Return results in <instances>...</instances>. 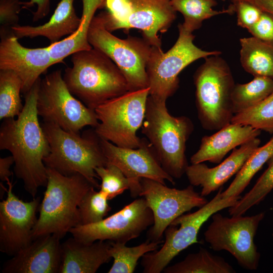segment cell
I'll return each instance as SVG.
<instances>
[{"instance_id":"1","label":"cell","mask_w":273,"mask_h":273,"mask_svg":"<svg viewBox=\"0 0 273 273\" xmlns=\"http://www.w3.org/2000/svg\"><path fill=\"white\" fill-rule=\"evenodd\" d=\"M40 80L39 78L25 94L24 106L17 118L4 119L0 128V149L11 153L15 174L33 198L39 187L47 186L48 175L43 159L50 152L37 111Z\"/></svg>"},{"instance_id":"2","label":"cell","mask_w":273,"mask_h":273,"mask_svg":"<svg viewBox=\"0 0 273 273\" xmlns=\"http://www.w3.org/2000/svg\"><path fill=\"white\" fill-rule=\"evenodd\" d=\"M72 66L63 79L71 93L87 107L98 106L129 91L127 80L116 64L92 48L71 55Z\"/></svg>"},{"instance_id":"3","label":"cell","mask_w":273,"mask_h":273,"mask_svg":"<svg viewBox=\"0 0 273 273\" xmlns=\"http://www.w3.org/2000/svg\"><path fill=\"white\" fill-rule=\"evenodd\" d=\"M41 125L50 146V152L43 159L45 166L65 175L81 174L99 189L100 185L97 179L99 178L95 169L105 166L107 160L101 138L94 128L80 135L53 123L44 122Z\"/></svg>"},{"instance_id":"4","label":"cell","mask_w":273,"mask_h":273,"mask_svg":"<svg viewBox=\"0 0 273 273\" xmlns=\"http://www.w3.org/2000/svg\"><path fill=\"white\" fill-rule=\"evenodd\" d=\"M142 128L163 169L173 178H181L189 166L186 150L194 130L192 120L185 116L171 115L165 101L149 96Z\"/></svg>"},{"instance_id":"5","label":"cell","mask_w":273,"mask_h":273,"mask_svg":"<svg viewBox=\"0 0 273 273\" xmlns=\"http://www.w3.org/2000/svg\"><path fill=\"white\" fill-rule=\"evenodd\" d=\"M47 172L48 182L33 230V240L51 234L62 239L78 225L79 204L85 194L94 187L79 173L67 176L48 167Z\"/></svg>"},{"instance_id":"6","label":"cell","mask_w":273,"mask_h":273,"mask_svg":"<svg viewBox=\"0 0 273 273\" xmlns=\"http://www.w3.org/2000/svg\"><path fill=\"white\" fill-rule=\"evenodd\" d=\"M204 59L193 76L198 117L204 129L218 130L231 123L234 115L235 83L229 65L219 55Z\"/></svg>"},{"instance_id":"7","label":"cell","mask_w":273,"mask_h":273,"mask_svg":"<svg viewBox=\"0 0 273 273\" xmlns=\"http://www.w3.org/2000/svg\"><path fill=\"white\" fill-rule=\"evenodd\" d=\"M178 37L166 53L161 48L152 47L147 64L146 71L149 96L154 100L166 101L179 87V73L193 62L213 55H220L218 51H205L194 43L195 36L185 30L181 24L178 26Z\"/></svg>"},{"instance_id":"8","label":"cell","mask_w":273,"mask_h":273,"mask_svg":"<svg viewBox=\"0 0 273 273\" xmlns=\"http://www.w3.org/2000/svg\"><path fill=\"white\" fill-rule=\"evenodd\" d=\"M91 46L110 58L125 76L129 90L149 87L147 64L151 46L144 38L129 36L121 39L108 30L102 12L95 16L88 27Z\"/></svg>"},{"instance_id":"9","label":"cell","mask_w":273,"mask_h":273,"mask_svg":"<svg viewBox=\"0 0 273 273\" xmlns=\"http://www.w3.org/2000/svg\"><path fill=\"white\" fill-rule=\"evenodd\" d=\"M149 92V87L129 90L96 107L98 136L120 147L139 148L142 139L136 132L145 119Z\"/></svg>"},{"instance_id":"10","label":"cell","mask_w":273,"mask_h":273,"mask_svg":"<svg viewBox=\"0 0 273 273\" xmlns=\"http://www.w3.org/2000/svg\"><path fill=\"white\" fill-rule=\"evenodd\" d=\"M102 12L110 32L131 28L140 30L151 46L161 48L158 33L166 32L176 18L170 0H106Z\"/></svg>"},{"instance_id":"11","label":"cell","mask_w":273,"mask_h":273,"mask_svg":"<svg viewBox=\"0 0 273 273\" xmlns=\"http://www.w3.org/2000/svg\"><path fill=\"white\" fill-rule=\"evenodd\" d=\"M220 188L212 199L196 211L183 214L176 218L164 231V243L159 250L142 257L144 273H160L180 252L198 243V235L203 224L214 213L236 205L241 196L222 198Z\"/></svg>"},{"instance_id":"12","label":"cell","mask_w":273,"mask_h":273,"mask_svg":"<svg viewBox=\"0 0 273 273\" xmlns=\"http://www.w3.org/2000/svg\"><path fill=\"white\" fill-rule=\"evenodd\" d=\"M37 111L44 122L53 123L63 129L79 134L84 127L95 128L99 123L95 110L77 99L68 88L60 70L41 79Z\"/></svg>"},{"instance_id":"13","label":"cell","mask_w":273,"mask_h":273,"mask_svg":"<svg viewBox=\"0 0 273 273\" xmlns=\"http://www.w3.org/2000/svg\"><path fill=\"white\" fill-rule=\"evenodd\" d=\"M264 216V213L261 212L250 216L228 217L216 212L211 216L212 221L204 233L205 240L215 251H228L242 267L256 270L260 254L254 237Z\"/></svg>"},{"instance_id":"14","label":"cell","mask_w":273,"mask_h":273,"mask_svg":"<svg viewBox=\"0 0 273 273\" xmlns=\"http://www.w3.org/2000/svg\"><path fill=\"white\" fill-rule=\"evenodd\" d=\"M140 183L139 196L146 200L154 216V223L147 234L151 241H162L165 230L176 218L208 202L191 185L180 190L147 178H141Z\"/></svg>"},{"instance_id":"15","label":"cell","mask_w":273,"mask_h":273,"mask_svg":"<svg viewBox=\"0 0 273 273\" xmlns=\"http://www.w3.org/2000/svg\"><path fill=\"white\" fill-rule=\"evenodd\" d=\"M153 223L152 211L143 197L134 200L99 222L77 225L69 233L76 240L84 243L97 241L126 243L138 238Z\"/></svg>"},{"instance_id":"16","label":"cell","mask_w":273,"mask_h":273,"mask_svg":"<svg viewBox=\"0 0 273 273\" xmlns=\"http://www.w3.org/2000/svg\"><path fill=\"white\" fill-rule=\"evenodd\" d=\"M7 183V197L0 203V251L13 256L33 240L40 199L24 201L13 192L12 182L9 180Z\"/></svg>"},{"instance_id":"17","label":"cell","mask_w":273,"mask_h":273,"mask_svg":"<svg viewBox=\"0 0 273 273\" xmlns=\"http://www.w3.org/2000/svg\"><path fill=\"white\" fill-rule=\"evenodd\" d=\"M101 144L107 163L118 167L127 177L138 182L141 178H147L164 185L165 180L175 184L174 178L162 167L146 138L142 139L141 146L136 149L120 147L101 138Z\"/></svg>"},{"instance_id":"18","label":"cell","mask_w":273,"mask_h":273,"mask_svg":"<svg viewBox=\"0 0 273 273\" xmlns=\"http://www.w3.org/2000/svg\"><path fill=\"white\" fill-rule=\"evenodd\" d=\"M48 46L27 48L13 34L4 35L0 42V70L15 73L22 81V92L27 93L50 67L54 65Z\"/></svg>"},{"instance_id":"19","label":"cell","mask_w":273,"mask_h":273,"mask_svg":"<svg viewBox=\"0 0 273 273\" xmlns=\"http://www.w3.org/2000/svg\"><path fill=\"white\" fill-rule=\"evenodd\" d=\"M61 238L51 234L38 237L3 265V273H59Z\"/></svg>"},{"instance_id":"20","label":"cell","mask_w":273,"mask_h":273,"mask_svg":"<svg viewBox=\"0 0 273 273\" xmlns=\"http://www.w3.org/2000/svg\"><path fill=\"white\" fill-rule=\"evenodd\" d=\"M260 140L255 138L233 150L224 161L212 168L202 163L192 164L186 173L190 185L202 188L205 197L219 190L234 174H237L251 155L259 147Z\"/></svg>"},{"instance_id":"21","label":"cell","mask_w":273,"mask_h":273,"mask_svg":"<svg viewBox=\"0 0 273 273\" xmlns=\"http://www.w3.org/2000/svg\"><path fill=\"white\" fill-rule=\"evenodd\" d=\"M260 133L261 130L250 125L231 123L212 135L204 136L199 149L191 157V163H219L231 150L257 138Z\"/></svg>"},{"instance_id":"22","label":"cell","mask_w":273,"mask_h":273,"mask_svg":"<svg viewBox=\"0 0 273 273\" xmlns=\"http://www.w3.org/2000/svg\"><path fill=\"white\" fill-rule=\"evenodd\" d=\"M110 241H97L92 243L81 242L73 237L61 244L62 261L59 273H95L108 263Z\"/></svg>"},{"instance_id":"23","label":"cell","mask_w":273,"mask_h":273,"mask_svg":"<svg viewBox=\"0 0 273 273\" xmlns=\"http://www.w3.org/2000/svg\"><path fill=\"white\" fill-rule=\"evenodd\" d=\"M74 1L61 0L49 21L41 25H17L11 30L18 39L43 36L49 40L50 44L55 43L61 40L62 37L73 34L80 25L81 18L75 12Z\"/></svg>"},{"instance_id":"24","label":"cell","mask_w":273,"mask_h":273,"mask_svg":"<svg viewBox=\"0 0 273 273\" xmlns=\"http://www.w3.org/2000/svg\"><path fill=\"white\" fill-rule=\"evenodd\" d=\"M240 62L254 77L273 79V46L255 37L241 38Z\"/></svg>"},{"instance_id":"25","label":"cell","mask_w":273,"mask_h":273,"mask_svg":"<svg viewBox=\"0 0 273 273\" xmlns=\"http://www.w3.org/2000/svg\"><path fill=\"white\" fill-rule=\"evenodd\" d=\"M164 273H233V267L222 257L214 255L206 249L200 248L195 253L173 265L166 266Z\"/></svg>"},{"instance_id":"26","label":"cell","mask_w":273,"mask_h":273,"mask_svg":"<svg viewBox=\"0 0 273 273\" xmlns=\"http://www.w3.org/2000/svg\"><path fill=\"white\" fill-rule=\"evenodd\" d=\"M170 1L174 10L180 12L184 17V22L181 24L183 27L192 33L199 29L205 20L221 14L234 13L230 5L220 11L213 9L217 4L215 0Z\"/></svg>"},{"instance_id":"27","label":"cell","mask_w":273,"mask_h":273,"mask_svg":"<svg viewBox=\"0 0 273 273\" xmlns=\"http://www.w3.org/2000/svg\"><path fill=\"white\" fill-rule=\"evenodd\" d=\"M273 92V79L256 76L246 83L235 84L232 94L234 115L257 105Z\"/></svg>"},{"instance_id":"28","label":"cell","mask_w":273,"mask_h":273,"mask_svg":"<svg viewBox=\"0 0 273 273\" xmlns=\"http://www.w3.org/2000/svg\"><path fill=\"white\" fill-rule=\"evenodd\" d=\"M273 157V136L259 147L248 159L229 186L221 193L222 198L239 197L248 186L254 175Z\"/></svg>"},{"instance_id":"29","label":"cell","mask_w":273,"mask_h":273,"mask_svg":"<svg viewBox=\"0 0 273 273\" xmlns=\"http://www.w3.org/2000/svg\"><path fill=\"white\" fill-rule=\"evenodd\" d=\"M162 242L147 239L138 246L127 247L126 243L111 241L109 253L113 259V263L108 272H133L139 259L147 253L157 250Z\"/></svg>"},{"instance_id":"30","label":"cell","mask_w":273,"mask_h":273,"mask_svg":"<svg viewBox=\"0 0 273 273\" xmlns=\"http://www.w3.org/2000/svg\"><path fill=\"white\" fill-rule=\"evenodd\" d=\"M101 184L99 190L105 194L109 200L129 190L132 197L140 196L141 183L127 177L117 166L107 163L105 166L97 167L95 169Z\"/></svg>"},{"instance_id":"31","label":"cell","mask_w":273,"mask_h":273,"mask_svg":"<svg viewBox=\"0 0 273 273\" xmlns=\"http://www.w3.org/2000/svg\"><path fill=\"white\" fill-rule=\"evenodd\" d=\"M22 81L10 70H0V119L14 118L21 113Z\"/></svg>"},{"instance_id":"32","label":"cell","mask_w":273,"mask_h":273,"mask_svg":"<svg viewBox=\"0 0 273 273\" xmlns=\"http://www.w3.org/2000/svg\"><path fill=\"white\" fill-rule=\"evenodd\" d=\"M231 123L273 133V92L255 106L235 114Z\"/></svg>"},{"instance_id":"33","label":"cell","mask_w":273,"mask_h":273,"mask_svg":"<svg viewBox=\"0 0 273 273\" xmlns=\"http://www.w3.org/2000/svg\"><path fill=\"white\" fill-rule=\"evenodd\" d=\"M269 165L257 180L253 188L237 204L229 208L231 216L244 214L254 205L258 204L273 189V157L269 161Z\"/></svg>"},{"instance_id":"34","label":"cell","mask_w":273,"mask_h":273,"mask_svg":"<svg viewBox=\"0 0 273 273\" xmlns=\"http://www.w3.org/2000/svg\"><path fill=\"white\" fill-rule=\"evenodd\" d=\"M92 187L82 197L78 206L79 225H88L102 220L111 207L107 195Z\"/></svg>"},{"instance_id":"35","label":"cell","mask_w":273,"mask_h":273,"mask_svg":"<svg viewBox=\"0 0 273 273\" xmlns=\"http://www.w3.org/2000/svg\"><path fill=\"white\" fill-rule=\"evenodd\" d=\"M230 5L236 13L237 24L248 30L259 19L262 13L259 8L246 0H231Z\"/></svg>"},{"instance_id":"36","label":"cell","mask_w":273,"mask_h":273,"mask_svg":"<svg viewBox=\"0 0 273 273\" xmlns=\"http://www.w3.org/2000/svg\"><path fill=\"white\" fill-rule=\"evenodd\" d=\"M248 31L252 36L273 46V15L265 12Z\"/></svg>"},{"instance_id":"37","label":"cell","mask_w":273,"mask_h":273,"mask_svg":"<svg viewBox=\"0 0 273 273\" xmlns=\"http://www.w3.org/2000/svg\"><path fill=\"white\" fill-rule=\"evenodd\" d=\"M22 9L19 0L0 1V22L1 26L11 28L16 26L19 20L18 15Z\"/></svg>"},{"instance_id":"38","label":"cell","mask_w":273,"mask_h":273,"mask_svg":"<svg viewBox=\"0 0 273 273\" xmlns=\"http://www.w3.org/2000/svg\"><path fill=\"white\" fill-rule=\"evenodd\" d=\"M22 9L28 8L36 5L37 9L33 13V21H37L47 16L50 11V0H30L29 2L22 3Z\"/></svg>"},{"instance_id":"39","label":"cell","mask_w":273,"mask_h":273,"mask_svg":"<svg viewBox=\"0 0 273 273\" xmlns=\"http://www.w3.org/2000/svg\"><path fill=\"white\" fill-rule=\"evenodd\" d=\"M14 163L12 155L0 158V179L2 181L7 182L11 175L10 167Z\"/></svg>"},{"instance_id":"40","label":"cell","mask_w":273,"mask_h":273,"mask_svg":"<svg viewBox=\"0 0 273 273\" xmlns=\"http://www.w3.org/2000/svg\"><path fill=\"white\" fill-rule=\"evenodd\" d=\"M255 5L261 11L273 15V0H246Z\"/></svg>"},{"instance_id":"41","label":"cell","mask_w":273,"mask_h":273,"mask_svg":"<svg viewBox=\"0 0 273 273\" xmlns=\"http://www.w3.org/2000/svg\"><path fill=\"white\" fill-rule=\"evenodd\" d=\"M97 1L100 4L102 8L105 7V2L106 0H97Z\"/></svg>"},{"instance_id":"42","label":"cell","mask_w":273,"mask_h":273,"mask_svg":"<svg viewBox=\"0 0 273 273\" xmlns=\"http://www.w3.org/2000/svg\"><path fill=\"white\" fill-rule=\"evenodd\" d=\"M272 237H273V234H272Z\"/></svg>"},{"instance_id":"43","label":"cell","mask_w":273,"mask_h":273,"mask_svg":"<svg viewBox=\"0 0 273 273\" xmlns=\"http://www.w3.org/2000/svg\"><path fill=\"white\" fill-rule=\"evenodd\" d=\"M222 1H224V0H222Z\"/></svg>"}]
</instances>
